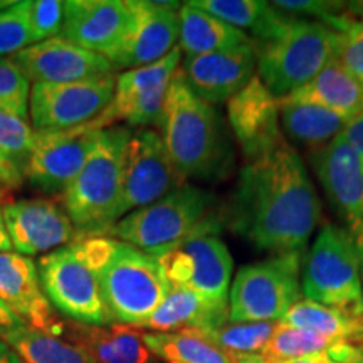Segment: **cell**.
I'll return each instance as SVG.
<instances>
[{
	"instance_id": "1",
	"label": "cell",
	"mask_w": 363,
	"mask_h": 363,
	"mask_svg": "<svg viewBox=\"0 0 363 363\" xmlns=\"http://www.w3.org/2000/svg\"><path fill=\"white\" fill-rule=\"evenodd\" d=\"M321 206L305 163L281 138L246 162L224 211V222L259 251L303 252Z\"/></svg>"
},
{
	"instance_id": "2",
	"label": "cell",
	"mask_w": 363,
	"mask_h": 363,
	"mask_svg": "<svg viewBox=\"0 0 363 363\" xmlns=\"http://www.w3.org/2000/svg\"><path fill=\"white\" fill-rule=\"evenodd\" d=\"M160 130L185 180H217L230 172L234 157L224 120L214 104L190 89L180 67L169 84Z\"/></svg>"
},
{
	"instance_id": "3",
	"label": "cell",
	"mask_w": 363,
	"mask_h": 363,
	"mask_svg": "<svg viewBox=\"0 0 363 363\" xmlns=\"http://www.w3.org/2000/svg\"><path fill=\"white\" fill-rule=\"evenodd\" d=\"M78 244L96 274L113 321L142 328L172 289L158 257L108 235L84 238Z\"/></svg>"
},
{
	"instance_id": "4",
	"label": "cell",
	"mask_w": 363,
	"mask_h": 363,
	"mask_svg": "<svg viewBox=\"0 0 363 363\" xmlns=\"http://www.w3.org/2000/svg\"><path fill=\"white\" fill-rule=\"evenodd\" d=\"M222 222L224 212L217 208L214 195L185 184L160 201L125 216L104 235L160 257L195 234H217Z\"/></svg>"
},
{
	"instance_id": "5",
	"label": "cell",
	"mask_w": 363,
	"mask_h": 363,
	"mask_svg": "<svg viewBox=\"0 0 363 363\" xmlns=\"http://www.w3.org/2000/svg\"><path fill=\"white\" fill-rule=\"evenodd\" d=\"M131 133L128 126L101 130L96 147L61 197L79 239L104 235L116 224Z\"/></svg>"
},
{
	"instance_id": "6",
	"label": "cell",
	"mask_w": 363,
	"mask_h": 363,
	"mask_svg": "<svg viewBox=\"0 0 363 363\" xmlns=\"http://www.w3.org/2000/svg\"><path fill=\"white\" fill-rule=\"evenodd\" d=\"M338 33L323 22L289 17L281 29L256 45L259 78L276 98L306 86L337 56Z\"/></svg>"
},
{
	"instance_id": "7",
	"label": "cell",
	"mask_w": 363,
	"mask_h": 363,
	"mask_svg": "<svg viewBox=\"0 0 363 363\" xmlns=\"http://www.w3.org/2000/svg\"><path fill=\"white\" fill-rule=\"evenodd\" d=\"M303 252L276 254L240 267L229 291L230 323L279 321L301 299Z\"/></svg>"
},
{
	"instance_id": "8",
	"label": "cell",
	"mask_w": 363,
	"mask_h": 363,
	"mask_svg": "<svg viewBox=\"0 0 363 363\" xmlns=\"http://www.w3.org/2000/svg\"><path fill=\"white\" fill-rule=\"evenodd\" d=\"M301 291L306 299L345 311L363 301L360 254L343 227L326 224L318 234L303 269Z\"/></svg>"
},
{
	"instance_id": "9",
	"label": "cell",
	"mask_w": 363,
	"mask_h": 363,
	"mask_svg": "<svg viewBox=\"0 0 363 363\" xmlns=\"http://www.w3.org/2000/svg\"><path fill=\"white\" fill-rule=\"evenodd\" d=\"M39 279L49 303L78 325H115L101 286L86 262L78 240L44 254L39 259Z\"/></svg>"
},
{
	"instance_id": "10",
	"label": "cell",
	"mask_w": 363,
	"mask_h": 363,
	"mask_svg": "<svg viewBox=\"0 0 363 363\" xmlns=\"http://www.w3.org/2000/svg\"><path fill=\"white\" fill-rule=\"evenodd\" d=\"M182 62V51L177 48L169 56L153 65L135 67L116 76L115 94L106 110L91 126L106 130L116 123H126L128 128H160L163 121L169 84Z\"/></svg>"
},
{
	"instance_id": "11",
	"label": "cell",
	"mask_w": 363,
	"mask_h": 363,
	"mask_svg": "<svg viewBox=\"0 0 363 363\" xmlns=\"http://www.w3.org/2000/svg\"><path fill=\"white\" fill-rule=\"evenodd\" d=\"M185 184L187 180L172 162L162 133L153 128L133 130L126 148L123 192L116 219L160 201Z\"/></svg>"
},
{
	"instance_id": "12",
	"label": "cell",
	"mask_w": 363,
	"mask_h": 363,
	"mask_svg": "<svg viewBox=\"0 0 363 363\" xmlns=\"http://www.w3.org/2000/svg\"><path fill=\"white\" fill-rule=\"evenodd\" d=\"M158 262L172 286L190 289L216 305H229L233 256L216 233L192 235Z\"/></svg>"
},
{
	"instance_id": "13",
	"label": "cell",
	"mask_w": 363,
	"mask_h": 363,
	"mask_svg": "<svg viewBox=\"0 0 363 363\" xmlns=\"http://www.w3.org/2000/svg\"><path fill=\"white\" fill-rule=\"evenodd\" d=\"M115 86L116 74L76 83H34L29 99L30 125L38 131L89 125L111 103Z\"/></svg>"
},
{
	"instance_id": "14",
	"label": "cell",
	"mask_w": 363,
	"mask_h": 363,
	"mask_svg": "<svg viewBox=\"0 0 363 363\" xmlns=\"http://www.w3.org/2000/svg\"><path fill=\"white\" fill-rule=\"evenodd\" d=\"M130 9V24L104 57L115 69H135L158 62L174 51L180 34L179 2H147L126 0Z\"/></svg>"
},
{
	"instance_id": "15",
	"label": "cell",
	"mask_w": 363,
	"mask_h": 363,
	"mask_svg": "<svg viewBox=\"0 0 363 363\" xmlns=\"http://www.w3.org/2000/svg\"><path fill=\"white\" fill-rule=\"evenodd\" d=\"M315 174L345 222L363 262V160L343 133L311 152Z\"/></svg>"
},
{
	"instance_id": "16",
	"label": "cell",
	"mask_w": 363,
	"mask_h": 363,
	"mask_svg": "<svg viewBox=\"0 0 363 363\" xmlns=\"http://www.w3.org/2000/svg\"><path fill=\"white\" fill-rule=\"evenodd\" d=\"M101 130L84 125L71 130L39 131L24 169V180L40 192L65 195L96 147Z\"/></svg>"
},
{
	"instance_id": "17",
	"label": "cell",
	"mask_w": 363,
	"mask_h": 363,
	"mask_svg": "<svg viewBox=\"0 0 363 363\" xmlns=\"http://www.w3.org/2000/svg\"><path fill=\"white\" fill-rule=\"evenodd\" d=\"M13 252L26 257L49 254L79 240L62 203L52 199H21L2 206Z\"/></svg>"
},
{
	"instance_id": "18",
	"label": "cell",
	"mask_w": 363,
	"mask_h": 363,
	"mask_svg": "<svg viewBox=\"0 0 363 363\" xmlns=\"http://www.w3.org/2000/svg\"><path fill=\"white\" fill-rule=\"evenodd\" d=\"M11 59L21 67L30 84L76 83L116 72L101 54L79 48L62 35L29 45Z\"/></svg>"
},
{
	"instance_id": "19",
	"label": "cell",
	"mask_w": 363,
	"mask_h": 363,
	"mask_svg": "<svg viewBox=\"0 0 363 363\" xmlns=\"http://www.w3.org/2000/svg\"><path fill=\"white\" fill-rule=\"evenodd\" d=\"M230 130L242 150L246 162L259 157L283 138L279 101L254 76L227 104Z\"/></svg>"
},
{
	"instance_id": "20",
	"label": "cell",
	"mask_w": 363,
	"mask_h": 363,
	"mask_svg": "<svg viewBox=\"0 0 363 363\" xmlns=\"http://www.w3.org/2000/svg\"><path fill=\"white\" fill-rule=\"evenodd\" d=\"M256 45L211 52L203 56L182 57L184 72L190 89L211 104L229 103L254 78Z\"/></svg>"
},
{
	"instance_id": "21",
	"label": "cell",
	"mask_w": 363,
	"mask_h": 363,
	"mask_svg": "<svg viewBox=\"0 0 363 363\" xmlns=\"http://www.w3.org/2000/svg\"><path fill=\"white\" fill-rule=\"evenodd\" d=\"M0 299L26 325L45 333L59 335L61 323L40 286L39 269L30 257L0 252Z\"/></svg>"
},
{
	"instance_id": "22",
	"label": "cell",
	"mask_w": 363,
	"mask_h": 363,
	"mask_svg": "<svg viewBox=\"0 0 363 363\" xmlns=\"http://www.w3.org/2000/svg\"><path fill=\"white\" fill-rule=\"evenodd\" d=\"M130 9L123 0H67L62 38L104 56L123 38Z\"/></svg>"
},
{
	"instance_id": "23",
	"label": "cell",
	"mask_w": 363,
	"mask_h": 363,
	"mask_svg": "<svg viewBox=\"0 0 363 363\" xmlns=\"http://www.w3.org/2000/svg\"><path fill=\"white\" fill-rule=\"evenodd\" d=\"M229 321V305H216L201 294L172 286L170 293L145 321L142 328L172 333V331H207L220 328ZM138 328V330H142Z\"/></svg>"
},
{
	"instance_id": "24",
	"label": "cell",
	"mask_w": 363,
	"mask_h": 363,
	"mask_svg": "<svg viewBox=\"0 0 363 363\" xmlns=\"http://www.w3.org/2000/svg\"><path fill=\"white\" fill-rule=\"evenodd\" d=\"M179 21V48L185 57L229 51V49L244 48V45H256L246 33L225 24L190 2L182 4Z\"/></svg>"
},
{
	"instance_id": "25",
	"label": "cell",
	"mask_w": 363,
	"mask_h": 363,
	"mask_svg": "<svg viewBox=\"0 0 363 363\" xmlns=\"http://www.w3.org/2000/svg\"><path fill=\"white\" fill-rule=\"evenodd\" d=\"M286 98L316 104L347 120H353L363 113V84L337 59H333L315 79Z\"/></svg>"
},
{
	"instance_id": "26",
	"label": "cell",
	"mask_w": 363,
	"mask_h": 363,
	"mask_svg": "<svg viewBox=\"0 0 363 363\" xmlns=\"http://www.w3.org/2000/svg\"><path fill=\"white\" fill-rule=\"evenodd\" d=\"M71 333L94 363H152L153 360V353L143 340V331L133 326L76 323Z\"/></svg>"
},
{
	"instance_id": "27",
	"label": "cell",
	"mask_w": 363,
	"mask_h": 363,
	"mask_svg": "<svg viewBox=\"0 0 363 363\" xmlns=\"http://www.w3.org/2000/svg\"><path fill=\"white\" fill-rule=\"evenodd\" d=\"M278 101L281 128L289 140L306 147L310 152H316L333 142L350 121L316 104L293 101L288 98Z\"/></svg>"
},
{
	"instance_id": "28",
	"label": "cell",
	"mask_w": 363,
	"mask_h": 363,
	"mask_svg": "<svg viewBox=\"0 0 363 363\" xmlns=\"http://www.w3.org/2000/svg\"><path fill=\"white\" fill-rule=\"evenodd\" d=\"M190 4L242 33L249 30L256 45L271 39L291 17L261 0H192Z\"/></svg>"
},
{
	"instance_id": "29",
	"label": "cell",
	"mask_w": 363,
	"mask_h": 363,
	"mask_svg": "<svg viewBox=\"0 0 363 363\" xmlns=\"http://www.w3.org/2000/svg\"><path fill=\"white\" fill-rule=\"evenodd\" d=\"M143 340L150 352L165 363H235L239 360L220 350L202 331H143Z\"/></svg>"
},
{
	"instance_id": "30",
	"label": "cell",
	"mask_w": 363,
	"mask_h": 363,
	"mask_svg": "<svg viewBox=\"0 0 363 363\" xmlns=\"http://www.w3.org/2000/svg\"><path fill=\"white\" fill-rule=\"evenodd\" d=\"M4 340L24 363H94L78 343L66 342L59 335L45 333L24 325L11 331Z\"/></svg>"
},
{
	"instance_id": "31",
	"label": "cell",
	"mask_w": 363,
	"mask_h": 363,
	"mask_svg": "<svg viewBox=\"0 0 363 363\" xmlns=\"http://www.w3.org/2000/svg\"><path fill=\"white\" fill-rule=\"evenodd\" d=\"M348 343L350 342H333V340L278 321L274 333L264 350L261 352V357L267 362L276 363L296 360V358L316 355V353H331L335 360L340 362Z\"/></svg>"
},
{
	"instance_id": "32",
	"label": "cell",
	"mask_w": 363,
	"mask_h": 363,
	"mask_svg": "<svg viewBox=\"0 0 363 363\" xmlns=\"http://www.w3.org/2000/svg\"><path fill=\"white\" fill-rule=\"evenodd\" d=\"M279 321L333 340V342H350L348 311L320 305L311 299H299Z\"/></svg>"
},
{
	"instance_id": "33",
	"label": "cell",
	"mask_w": 363,
	"mask_h": 363,
	"mask_svg": "<svg viewBox=\"0 0 363 363\" xmlns=\"http://www.w3.org/2000/svg\"><path fill=\"white\" fill-rule=\"evenodd\" d=\"M278 321H257V323H230L227 321L220 328L203 333L217 345L220 350L235 358L257 355L264 350L269 338L274 333Z\"/></svg>"
},
{
	"instance_id": "34",
	"label": "cell",
	"mask_w": 363,
	"mask_h": 363,
	"mask_svg": "<svg viewBox=\"0 0 363 363\" xmlns=\"http://www.w3.org/2000/svg\"><path fill=\"white\" fill-rule=\"evenodd\" d=\"M38 138L39 131L34 130L26 118L0 110V152L11 158L22 174L33 155Z\"/></svg>"
},
{
	"instance_id": "35",
	"label": "cell",
	"mask_w": 363,
	"mask_h": 363,
	"mask_svg": "<svg viewBox=\"0 0 363 363\" xmlns=\"http://www.w3.org/2000/svg\"><path fill=\"white\" fill-rule=\"evenodd\" d=\"M29 24V0L13 2L0 11V59H11L33 45Z\"/></svg>"
},
{
	"instance_id": "36",
	"label": "cell",
	"mask_w": 363,
	"mask_h": 363,
	"mask_svg": "<svg viewBox=\"0 0 363 363\" xmlns=\"http://www.w3.org/2000/svg\"><path fill=\"white\" fill-rule=\"evenodd\" d=\"M30 81L12 59H0V110L29 118Z\"/></svg>"
},
{
	"instance_id": "37",
	"label": "cell",
	"mask_w": 363,
	"mask_h": 363,
	"mask_svg": "<svg viewBox=\"0 0 363 363\" xmlns=\"http://www.w3.org/2000/svg\"><path fill=\"white\" fill-rule=\"evenodd\" d=\"M29 24L34 44L56 38L65 24V2L29 0Z\"/></svg>"
},
{
	"instance_id": "38",
	"label": "cell",
	"mask_w": 363,
	"mask_h": 363,
	"mask_svg": "<svg viewBox=\"0 0 363 363\" xmlns=\"http://www.w3.org/2000/svg\"><path fill=\"white\" fill-rule=\"evenodd\" d=\"M335 59L363 84V21L355 16L338 33Z\"/></svg>"
},
{
	"instance_id": "39",
	"label": "cell",
	"mask_w": 363,
	"mask_h": 363,
	"mask_svg": "<svg viewBox=\"0 0 363 363\" xmlns=\"http://www.w3.org/2000/svg\"><path fill=\"white\" fill-rule=\"evenodd\" d=\"M24 182V174L17 169L16 163L0 152V194L21 189Z\"/></svg>"
},
{
	"instance_id": "40",
	"label": "cell",
	"mask_w": 363,
	"mask_h": 363,
	"mask_svg": "<svg viewBox=\"0 0 363 363\" xmlns=\"http://www.w3.org/2000/svg\"><path fill=\"white\" fill-rule=\"evenodd\" d=\"M343 135L347 136L348 142L353 145V148L357 150L358 155H360L363 160V113L348 121ZM362 278H363V262H362Z\"/></svg>"
},
{
	"instance_id": "41",
	"label": "cell",
	"mask_w": 363,
	"mask_h": 363,
	"mask_svg": "<svg viewBox=\"0 0 363 363\" xmlns=\"http://www.w3.org/2000/svg\"><path fill=\"white\" fill-rule=\"evenodd\" d=\"M24 325V321L0 299V338H4L7 333H11V331L21 328Z\"/></svg>"
},
{
	"instance_id": "42",
	"label": "cell",
	"mask_w": 363,
	"mask_h": 363,
	"mask_svg": "<svg viewBox=\"0 0 363 363\" xmlns=\"http://www.w3.org/2000/svg\"><path fill=\"white\" fill-rule=\"evenodd\" d=\"M350 316V343L362 347L363 345V301L360 305L348 310Z\"/></svg>"
},
{
	"instance_id": "43",
	"label": "cell",
	"mask_w": 363,
	"mask_h": 363,
	"mask_svg": "<svg viewBox=\"0 0 363 363\" xmlns=\"http://www.w3.org/2000/svg\"><path fill=\"white\" fill-rule=\"evenodd\" d=\"M271 363V362H269ZM276 363H342L335 360L331 353H316V355L296 358V360H288V362H276Z\"/></svg>"
},
{
	"instance_id": "44",
	"label": "cell",
	"mask_w": 363,
	"mask_h": 363,
	"mask_svg": "<svg viewBox=\"0 0 363 363\" xmlns=\"http://www.w3.org/2000/svg\"><path fill=\"white\" fill-rule=\"evenodd\" d=\"M12 251H13V247H12L11 238H9L6 220H4L2 206H0V252H12Z\"/></svg>"
},
{
	"instance_id": "45",
	"label": "cell",
	"mask_w": 363,
	"mask_h": 363,
	"mask_svg": "<svg viewBox=\"0 0 363 363\" xmlns=\"http://www.w3.org/2000/svg\"><path fill=\"white\" fill-rule=\"evenodd\" d=\"M0 363H24V360L4 340H0Z\"/></svg>"
},
{
	"instance_id": "46",
	"label": "cell",
	"mask_w": 363,
	"mask_h": 363,
	"mask_svg": "<svg viewBox=\"0 0 363 363\" xmlns=\"http://www.w3.org/2000/svg\"><path fill=\"white\" fill-rule=\"evenodd\" d=\"M348 11H350V13H353L357 19L363 21V2H350L348 4Z\"/></svg>"
},
{
	"instance_id": "47",
	"label": "cell",
	"mask_w": 363,
	"mask_h": 363,
	"mask_svg": "<svg viewBox=\"0 0 363 363\" xmlns=\"http://www.w3.org/2000/svg\"><path fill=\"white\" fill-rule=\"evenodd\" d=\"M235 363H269L264 360L261 355H247V357H240Z\"/></svg>"
},
{
	"instance_id": "48",
	"label": "cell",
	"mask_w": 363,
	"mask_h": 363,
	"mask_svg": "<svg viewBox=\"0 0 363 363\" xmlns=\"http://www.w3.org/2000/svg\"><path fill=\"white\" fill-rule=\"evenodd\" d=\"M12 0H4V2H2V0H0V11H2V9H6V7H9V6H12Z\"/></svg>"
},
{
	"instance_id": "49",
	"label": "cell",
	"mask_w": 363,
	"mask_h": 363,
	"mask_svg": "<svg viewBox=\"0 0 363 363\" xmlns=\"http://www.w3.org/2000/svg\"><path fill=\"white\" fill-rule=\"evenodd\" d=\"M360 348H362V363H363V345H362V347H360Z\"/></svg>"
}]
</instances>
